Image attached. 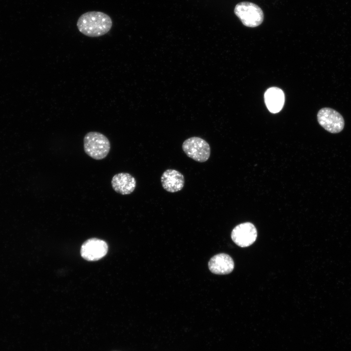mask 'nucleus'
Listing matches in <instances>:
<instances>
[{
	"mask_svg": "<svg viewBox=\"0 0 351 351\" xmlns=\"http://www.w3.org/2000/svg\"><path fill=\"white\" fill-rule=\"evenodd\" d=\"M112 20L106 14L99 11H90L81 15L77 25L83 35L98 37L107 33L112 26Z\"/></svg>",
	"mask_w": 351,
	"mask_h": 351,
	"instance_id": "f257e3e1",
	"label": "nucleus"
},
{
	"mask_svg": "<svg viewBox=\"0 0 351 351\" xmlns=\"http://www.w3.org/2000/svg\"><path fill=\"white\" fill-rule=\"evenodd\" d=\"M110 143L103 134L98 132H90L83 138V148L85 153L96 160L105 158L110 150Z\"/></svg>",
	"mask_w": 351,
	"mask_h": 351,
	"instance_id": "f03ea898",
	"label": "nucleus"
},
{
	"mask_svg": "<svg viewBox=\"0 0 351 351\" xmlns=\"http://www.w3.org/2000/svg\"><path fill=\"white\" fill-rule=\"evenodd\" d=\"M235 14L246 26L255 27L260 25L264 19L261 9L256 4L249 2H242L235 7Z\"/></svg>",
	"mask_w": 351,
	"mask_h": 351,
	"instance_id": "7ed1b4c3",
	"label": "nucleus"
},
{
	"mask_svg": "<svg viewBox=\"0 0 351 351\" xmlns=\"http://www.w3.org/2000/svg\"><path fill=\"white\" fill-rule=\"evenodd\" d=\"M185 154L190 158L198 162L208 160L211 155L209 143L203 138L193 136L186 139L182 146Z\"/></svg>",
	"mask_w": 351,
	"mask_h": 351,
	"instance_id": "20e7f679",
	"label": "nucleus"
},
{
	"mask_svg": "<svg viewBox=\"0 0 351 351\" xmlns=\"http://www.w3.org/2000/svg\"><path fill=\"white\" fill-rule=\"evenodd\" d=\"M317 117L320 125L330 133H338L344 128L345 123L343 117L333 109H321L317 113Z\"/></svg>",
	"mask_w": 351,
	"mask_h": 351,
	"instance_id": "39448f33",
	"label": "nucleus"
},
{
	"mask_svg": "<svg viewBox=\"0 0 351 351\" xmlns=\"http://www.w3.org/2000/svg\"><path fill=\"white\" fill-rule=\"evenodd\" d=\"M257 235L254 225L251 222H244L234 228L231 233V238L237 245L246 247L254 243Z\"/></svg>",
	"mask_w": 351,
	"mask_h": 351,
	"instance_id": "423d86ee",
	"label": "nucleus"
},
{
	"mask_svg": "<svg viewBox=\"0 0 351 351\" xmlns=\"http://www.w3.org/2000/svg\"><path fill=\"white\" fill-rule=\"evenodd\" d=\"M108 252L107 244L98 238L86 240L81 246V256L88 261H96L104 257Z\"/></svg>",
	"mask_w": 351,
	"mask_h": 351,
	"instance_id": "0eeeda50",
	"label": "nucleus"
},
{
	"mask_svg": "<svg viewBox=\"0 0 351 351\" xmlns=\"http://www.w3.org/2000/svg\"><path fill=\"white\" fill-rule=\"evenodd\" d=\"M161 183L163 189L170 193L181 191L184 187V176L175 169H167L161 175Z\"/></svg>",
	"mask_w": 351,
	"mask_h": 351,
	"instance_id": "6e6552de",
	"label": "nucleus"
},
{
	"mask_svg": "<svg viewBox=\"0 0 351 351\" xmlns=\"http://www.w3.org/2000/svg\"><path fill=\"white\" fill-rule=\"evenodd\" d=\"M111 184L114 191L122 195L132 193L136 185L135 178L127 173H120L113 176Z\"/></svg>",
	"mask_w": 351,
	"mask_h": 351,
	"instance_id": "1a4fd4ad",
	"label": "nucleus"
},
{
	"mask_svg": "<svg viewBox=\"0 0 351 351\" xmlns=\"http://www.w3.org/2000/svg\"><path fill=\"white\" fill-rule=\"evenodd\" d=\"M209 270L214 273L226 274L231 273L234 269V262L232 257L226 254H219L210 260Z\"/></svg>",
	"mask_w": 351,
	"mask_h": 351,
	"instance_id": "9d476101",
	"label": "nucleus"
},
{
	"mask_svg": "<svg viewBox=\"0 0 351 351\" xmlns=\"http://www.w3.org/2000/svg\"><path fill=\"white\" fill-rule=\"evenodd\" d=\"M264 100L266 105L270 112L274 114L278 113L281 110L284 104V93L278 87H270L264 94Z\"/></svg>",
	"mask_w": 351,
	"mask_h": 351,
	"instance_id": "9b49d317",
	"label": "nucleus"
}]
</instances>
